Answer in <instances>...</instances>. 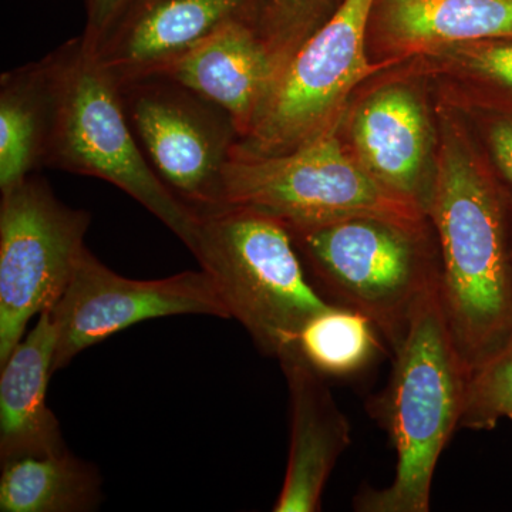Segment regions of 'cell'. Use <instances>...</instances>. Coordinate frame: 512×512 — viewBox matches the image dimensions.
Returning <instances> with one entry per match:
<instances>
[{"mask_svg":"<svg viewBox=\"0 0 512 512\" xmlns=\"http://www.w3.org/2000/svg\"><path fill=\"white\" fill-rule=\"evenodd\" d=\"M332 303L372 320L392 349L402 342L414 312L440 286V264L427 249V224L348 218L291 232Z\"/></svg>","mask_w":512,"mask_h":512,"instance_id":"6","label":"cell"},{"mask_svg":"<svg viewBox=\"0 0 512 512\" xmlns=\"http://www.w3.org/2000/svg\"><path fill=\"white\" fill-rule=\"evenodd\" d=\"M501 419L512 420V343L468 379L460 427L491 430Z\"/></svg>","mask_w":512,"mask_h":512,"instance_id":"21","label":"cell"},{"mask_svg":"<svg viewBox=\"0 0 512 512\" xmlns=\"http://www.w3.org/2000/svg\"><path fill=\"white\" fill-rule=\"evenodd\" d=\"M376 0H343L285 64L254 128L237 150L289 153L340 126L350 93L373 73L366 35Z\"/></svg>","mask_w":512,"mask_h":512,"instance_id":"7","label":"cell"},{"mask_svg":"<svg viewBox=\"0 0 512 512\" xmlns=\"http://www.w3.org/2000/svg\"><path fill=\"white\" fill-rule=\"evenodd\" d=\"M130 0H86L83 40L96 50Z\"/></svg>","mask_w":512,"mask_h":512,"instance_id":"23","label":"cell"},{"mask_svg":"<svg viewBox=\"0 0 512 512\" xmlns=\"http://www.w3.org/2000/svg\"><path fill=\"white\" fill-rule=\"evenodd\" d=\"M339 127L276 156L235 148L224 173L225 207L261 212L289 232L356 217L409 225L427 222L429 215L420 204L387 188L350 156Z\"/></svg>","mask_w":512,"mask_h":512,"instance_id":"5","label":"cell"},{"mask_svg":"<svg viewBox=\"0 0 512 512\" xmlns=\"http://www.w3.org/2000/svg\"><path fill=\"white\" fill-rule=\"evenodd\" d=\"M342 2L343 0H249L245 19L274 53L281 69H284L296 50L338 10Z\"/></svg>","mask_w":512,"mask_h":512,"instance_id":"20","label":"cell"},{"mask_svg":"<svg viewBox=\"0 0 512 512\" xmlns=\"http://www.w3.org/2000/svg\"><path fill=\"white\" fill-rule=\"evenodd\" d=\"M92 215L69 207L39 175L0 200V366L30 320L52 311L86 251Z\"/></svg>","mask_w":512,"mask_h":512,"instance_id":"8","label":"cell"},{"mask_svg":"<svg viewBox=\"0 0 512 512\" xmlns=\"http://www.w3.org/2000/svg\"><path fill=\"white\" fill-rule=\"evenodd\" d=\"M190 251L210 275L229 318L276 359L330 305L306 278L291 232L261 212L224 207L198 215Z\"/></svg>","mask_w":512,"mask_h":512,"instance_id":"3","label":"cell"},{"mask_svg":"<svg viewBox=\"0 0 512 512\" xmlns=\"http://www.w3.org/2000/svg\"><path fill=\"white\" fill-rule=\"evenodd\" d=\"M468 379L448 332L439 286L414 312L394 349L389 383L370 403L396 450V470L389 487L357 495V511H430L434 471L460 427Z\"/></svg>","mask_w":512,"mask_h":512,"instance_id":"2","label":"cell"},{"mask_svg":"<svg viewBox=\"0 0 512 512\" xmlns=\"http://www.w3.org/2000/svg\"><path fill=\"white\" fill-rule=\"evenodd\" d=\"M249 0H130L94 50L117 86L158 76L229 20ZM93 50V49H92Z\"/></svg>","mask_w":512,"mask_h":512,"instance_id":"11","label":"cell"},{"mask_svg":"<svg viewBox=\"0 0 512 512\" xmlns=\"http://www.w3.org/2000/svg\"><path fill=\"white\" fill-rule=\"evenodd\" d=\"M352 141L357 161L377 181L429 210V126L416 94L387 86L367 97L353 116Z\"/></svg>","mask_w":512,"mask_h":512,"instance_id":"14","label":"cell"},{"mask_svg":"<svg viewBox=\"0 0 512 512\" xmlns=\"http://www.w3.org/2000/svg\"><path fill=\"white\" fill-rule=\"evenodd\" d=\"M127 119L163 183L197 215L220 210L241 136L227 111L163 76L119 86Z\"/></svg>","mask_w":512,"mask_h":512,"instance_id":"9","label":"cell"},{"mask_svg":"<svg viewBox=\"0 0 512 512\" xmlns=\"http://www.w3.org/2000/svg\"><path fill=\"white\" fill-rule=\"evenodd\" d=\"M467 69L512 89V42H476L448 47Z\"/></svg>","mask_w":512,"mask_h":512,"instance_id":"22","label":"cell"},{"mask_svg":"<svg viewBox=\"0 0 512 512\" xmlns=\"http://www.w3.org/2000/svg\"><path fill=\"white\" fill-rule=\"evenodd\" d=\"M372 18L403 55L512 37V0H376Z\"/></svg>","mask_w":512,"mask_h":512,"instance_id":"16","label":"cell"},{"mask_svg":"<svg viewBox=\"0 0 512 512\" xmlns=\"http://www.w3.org/2000/svg\"><path fill=\"white\" fill-rule=\"evenodd\" d=\"M427 215L439 238L444 318L470 377L512 343V259L497 191L448 128Z\"/></svg>","mask_w":512,"mask_h":512,"instance_id":"1","label":"cell"},{"mask_svg":"<svg viewBox=\"0 0 512 512\" xmlns=\"http://www.w3.org/2000/svg\"><path fill=\"white\" fill-rule=\"evenodd\" d=\"M101 476L69 450L2 463L0 511L87 512L101 501Z\"/></svg>","mask_w":512,"mask_h":512,"instance_id":"18","label":"cell"},{"mask_svg":"<svg viewBox=\"0 0 512 512\" xmlns=\"http://www.w3.org/2000/svg\"><path fill=\"white\" fill-rule=\"evenodd\" d=\"M56 107L53 52L0 77V192L45 167Z\"/></svg>","mask_w":512,"mask_h":512,"instance_id":"17","label":"cell"},{"mask_svg":"<svg viewBox=\"0 0 512 512\" xmlns=\"http://www.w3.org/2000/svg\"><path fill=\"white\" fill-rule=\"evenodd\" d=\"M291 403V447L275 512H316L333 467L350 446V424L318 375L295 348L278 357Z\"/></svg>","mask_w":512,"mask_h":512,"instance_id":"13","label":"cell"},{"mask_svg":"<svg viewBox=\"0 0 512 512\" xmlns=\"http://www.w3.org/2000/svg\"><path fill=\"white\" fill-rule=\"evenodd\" d=\"M57 333L49 312H43L0 375V461L55 456L69 450L62 429L46 402L53 375Z\"/></svg>","mask_w":512,"mask_h":512,"instance_id":"15","label":"cell"},{"mask_svg":"<svg viewBox=\"0 0 512 512\" xmlns=\"http://www.w3.org/2000/svg\"><path fill=\"white\" fill-rule=\"evenodd\" d=\"M53 55L57 107L45 167L116 185L191 249L198 215L148 163L127 119L119 86L97 62L92 47L82 36L74 37Z\"/></svg>","mask_w":512,"mask_h":512,"instance_id":"4","label":"cell"},{"mask_svg":"<svg viewBox=\"0 0 512 512\" xmlns=\"http://www.w3.org/2000/svg\"><path fill=\"white\" fill-rule=\"evenodd\" d=\"M491 147L498 167L512 184V121H503L491 130Z\"/></svg>","mask_w":512,"mask_h":512,"instance_id":"24","label":"cell"},{"mask_svg":"<svg viewBox=\"0 0 512 512\" xmlns=\"http://www.w3.org/2000/svg\"><path fill=\"white\" fill-rule=\"evenodd\" d=\"M379 336L365 315L330 303L305 323L293 348L318 375L343 379L372 365L382 350Z\"/></svg>","mask_w":512,"mask_h":512,"instance_id":"19","label":"cell"},{"mask_svg":"<svg viewBox=\"0 0 512 512\" xmlns=\"http://www.w3.org/2000/svg\"><path fill=\"white\" fill-rule=\"evenodd\" d=\"M281 70L251 23L239 16L158 76L183 84L227 111L242 141L254 128Z\"/></svg>","mask_w":512,"mask_h":512,"instance_id":"12","label":"cell"},{"mask_svg":"<svg viewBox=\"0 0 512 512\" xmlns=\"http://www.w3.org/2000/svg\"><path fill=\"white\" fill-rule=\"evenodd\" d=\"M49 313L57 333L53 372L69 366L83 350L144 320L174 315L229 319L204 269L140 281L111 271L89 249Z\"/></svg>","mask_w":512,"mask_h":512,"instance_id":"10","label":"cell"}]
</instances>
